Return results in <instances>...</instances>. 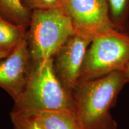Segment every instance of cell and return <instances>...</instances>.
Returning <instances> with one entry per match:
<instances>
[{"label":"cell","instance_id":"6da1fadb","mask_svg":"<svg viewBox=\"0 0 129 129\" xmlns=\"http://www.w3.org/2000/svg\"><path fill=\"white\" fill-rule=\"evenodd\" d=\"M128 83L123 71L80 81L72 91L75 110L83 129H117L111 114L118 96Z\"/></svg>","mask_w":129,"mask_h":129},{"label":"cell","instance_id":"7a4b0ae2","mask_svg":"<svg viewBox=\"0 0 129 129\" xmlns=\"http://www.w3.org/2000/svg\"><path fill=\"white\" fill-rule=\"evenodd\" d=\"M14 102V112L75 111L72 93L64 87L54 71L53 57L34 62L28 81Z\"/></svg>","mask_w":129,"mask_h":129},{"label":"cell","instance_id":"3957f363","mask_svg":"<svg viewBox=\"0 0 129 129\" xmlns=\"http://www.w3.org/2000/svg\"><path fill=\"white\" fill-rule=\"evenodd\" d=\"M75 34L71 19L62 6L32 10L26 38L34 62L54 57Z\"/></svg>","mask_w":129,"mask_h":129},{"label":"cell","instance_id":"277c9868","mask_svg":"<svg viewBox=\"0 0 129 129\" xmlns=\"http://www.w3.org/2000/svg\"><path fill=\"white\" fill-rule=\"evenodd\" d=\"M128 64L129 34L112 29L93 39L85 54L78 81L112 72L124 71Z\"/></svg>","mask_w":129,"mask_h":129},{"label":"cell","instance_id":"5b68a950","mask_svg":"<svg viewBox=\"0 0 129 129\" xmlns=\"http://www.w3.org/2000/svg\"><path fill=\"white\" fill-rule=\"evenodd\" d=\"M62 7L76 34L93 40L115 28L109 18L107 0H63Z\"/></svg>","mask_w":129,"mask_h":129},{"label":"cell","instance_id":"8992f818","mask_svg":"<svg viewBox=\"0 0 129 129\" xmlns=\"http://www.w3.org/2000/svg\"><path fill=\"white\" fill-rule=\"evenodd\" d=\"M92 40L74 34L53 57V67L56 75L70 93H72L78 83L85 54Z\"/></svg>","mask_w":129,"mask_h":129},{"label":"cell","instance_id":"52a82bcc","mask_svg":"<svg viewBox=\"0 0 129 129\" xmlns=\"http://www.w3.org/2000/svg\"><path fill=\"white\" fill-rule=\"evenodd\" d=\"M33 63L26 37L9 55L0 59V87L14 101L28 81Z\"/></svg>","mask_w":129,"mask_h":129},{"label":"cell","instance_id":"ba28073f","mask_svg":"<svg viewBox=\"0 0 129 129\" xmlns=\"http://www.w3.org/2000/svg\"><path fill=\"white\" fill-rule=\"evenodd\" d=\"M28 114L43 129H83L75 111H43Z\"/></svg>","mask_w":129,"mask_h":129},{"label":"cell","instance_id":"9c48e42d","mask_svg":"<svg viewBox=\"0 0 129 129\" xmlns=\"http://www.w3.org/2000/svg\"><path fill=\"white\" fill-rule=\"evenodd\" d=\"M28 29L9 22L0 14V52L10 53L26 37Z\"/></svg>","mask_w":129,"mask_h":129},{"label":"cell","instance_id":"30bf717a","mask_svg":"<svg viewBox=\"0 0 129 129\" xmlns=\"http://www.w3.org/2000/svg\"><path fill=\"white\" fill-rule=\"evenodd\" d=\"M32 12L24 6L22 0H0V14L17 25L28 29Z\"/></svg>","mask_w":129,"mask_h":129},{"label":"cell","instance_id":"8fae6325","mask_svg":"<svg viewBox=\"0 0 129 129\" xmlns=\"http://www.w3.org/2000/svg\"><path fill=\"white\" fill-rule=\"evenodd\" d=\"M109 16L116 29L129 32V0H107Z\"/></svg>","mask_w":129,"mask_h":129},{"label":"cell","instance_id":"7c38bea8","mask_svg":"<svg viewBox=\"0 0 129 129\" xmlns=\"http://www.w3.org/2000/svg\"><path fill=\"white\" fill-rule=\"evenodd\" d=\"M13 122L20 129H43L32 116L22 112L11 113Z\"/></svg>","mask_w":129,"mask_h":129},{"label":"cell","instance_id":"4fadbf2b","mask_svg":"<svg viewBox=\"0 0 129 129\" xmlns=\"http://www.w3.org/2000/svg\"><path fill=\"white\" fill-rule=\"evenodd\" d=\"M24 6L30 11L62 6L63 0H22Z\"/></svg>","mask_w":129,"mask_h":129},{"label":"cell","instance_id":"5bb4252c","mask_svg":"<svg viewBox=\"0 0 129 129\" xmlns=\"http://www.w3.org/2000/svg\"><path fill=\"white\" fill-rule=\"evenodd\" d=\"M123 72L125 74V77H126L127 80V81H128V83H129V64L125 68V69L124 70Z\"/></svg>","mask_w":129,"mask_h":129},{"label":"cell","instance_id":"9a60e30c","mask_svg":"<svg viewBox=\"0 0 129 129\" xmlns=\"http://www.w3.org/2000/svg\"><path fill=\"white\" fill-rule=\"evenodd\" d=\"M10 53H3V52H0V59H3V58L6 57V56H7Z\"/></svg>","mask_w":129,"mask_h":129}]
</instances>
